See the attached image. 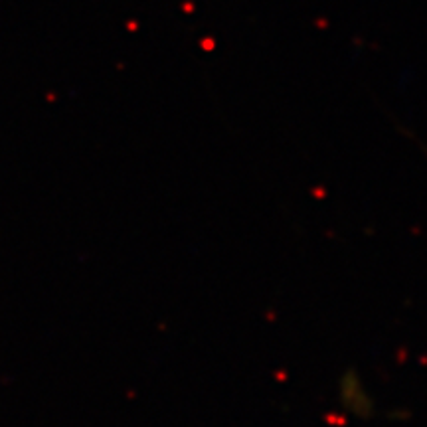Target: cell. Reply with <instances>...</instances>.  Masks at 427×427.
Here are the masks:
<instances>
[{
  "instance_id": "cell-1",
  "label": "cell",
  "mask_w": 427,
  "mask_h": 427,
  "mask_svg": "<svg viewBox=\"0 0 427 427\" xmlns=\"http://www.w3.org/2000/svg\"><path fill=\"white\" fill-rule=\"evenodd\" d=\"M340 399L342 403L348 407V411L364 415L366 411H370V401L364 394L360 378L354 372H348L342 382H340Z\"/></svg>"
}]
</instances>
